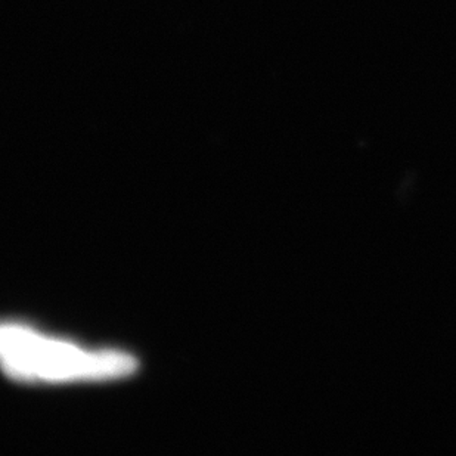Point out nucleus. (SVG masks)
Segmentation results:
<instances>
[{"instance_id":"obj_1","label":"nucleus","mask_w":456,"mask_h":456,"mask_svg":"<svg viewBox=\"0 0 456 456\" xmlns=\"http://www.w3.org/2000/svg\"><path fill=\"white\" fill-rule=\"evenodd\" d=\"M0 356L4 370L20 379L116 377L134 370V359L125 354H80L18 328H0Z\"/></svg>"}]
</instances>
